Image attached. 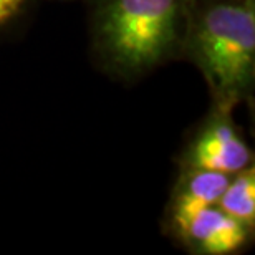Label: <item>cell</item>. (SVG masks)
<instances>
[{"instance_id": "1", "label": "cell", "mask_w": 255, "mask_h": 255, "mask_svg": "<svg viewBox=\"0 0 255 255\" xmlns=\"http://www.w3.org/2000/svg\"><path fill=\"white\" fill-rule=\"evenodd\" d=\"M189 7L191 0H88L96 66L129 83L181 58Z\"/></svg>"}, {"instance_id": "2", "label": "cell", "mask_w": 255, "mask_h": 255, "mask_svg": "<svg viewBox=\"0 0 255 255\" xmlns=\"http://www.w3.org/2000/svg\"><path fill=\"white\" fill-rule=\"evenodd\" d=\"M182 57L201 71L212 106L232 110L255 90V0H191Z\"/></svg>"}, {"instance_id": "3", "label": "cell", "mask_w": 255, "mask_h": 255, "mask_svg": "<svg viewBox=\"0 0 255 255\" xmlns=\"http://www.w3.org/2000/svg\"><path fill=\"white\" fill-rule=\"evenodd\" d=\"M252 149L232 120V110L212 106L211 115L179 154V169H209L226 174L252 164Z\"/></svg>"}, {"instance_id": "4", "label": "cell", "mask_w": 255, "mask_h": 255, "mask_svg": "<svg viewBox=\"0 0 255 255\" xmlns=\"http://www.w3.org/2000/svg\"><path fill=\"white\" fill-rule=\"evenodd\" d=\"M187 252L196 255H231L242 251L252 237V231L231 217L221 207L199 209L176 226L167 229Z\"/></svg>"}, {"instance_id": "5", "label": "cell", "mask_w": 255, "mask_h": 255, "mask_svg": "<svg viewBox=\"0 0 255 255\" xmlns=\"http://www.w3.org/2000/svg\"><path fill=\"white\" fill-rule=\"evenodd\" d=\"M231 176L232 174L209 169H179V176L166 207L167 229L186 221L199 209L216 206L231 181Z\"/></svg>"}, {"instance_id": "6", "label": "cell", "mask_w": 255, "mask_h": 255, "mask_svg": "<svg viewBox=\"0 0 255 255\" xmlns=\"http://www.w3.org/2000/svg\"><path fill=\"white\" fill-rule=\"evenodd\" d=\"M231 217L254 232L255 227V167L249 164L231 176V181L216 204Z\"/></svg>"}, {"instance_id": "7", "label": "cell", "mask_w": 255, "mask_h": 255, "mask_svg": "<svg viewBox=\"0 0 255 255\" xmlns=\"http://www.w3.org/2000/svg\"><path fill=\"white\" fill-rule=\"evenodd\" d=\"M32 0H0V32L23 17Z\"/></svg>"}]
</instances>
